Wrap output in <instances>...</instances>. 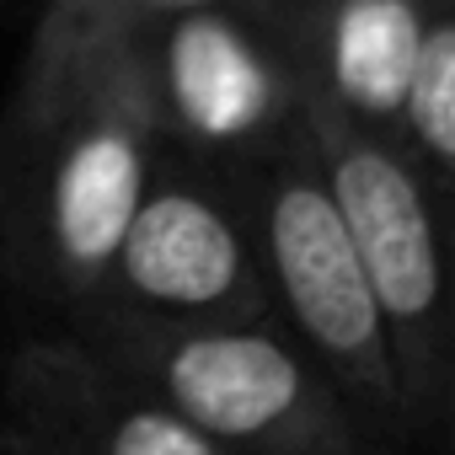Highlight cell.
<instances>
[{
    "label": "cell",
    "mask_w": 455,
    "mask_h": 455,
    "mask_svg": "<svg viewBox=\"0 0 455 455\" xmlns=\"http://www.w3.org/2000/svg\"><path fill=\"white\" fill-rule=\"evenodd\" d=\"M161 161L118 33L33 28L0 113V279L49 322L86 311Z\"/></svg>",
    "instance_id": "obj_1"
},
{
    "label": "cell",
    "mask_w": 455,
    "mask_h": 455,
    "mask_svg": "<svg viewBox=\"0 0 455 455\" xmlns=\"http://www.w3.org/2000/svg\"><path fill=\"white\" fill-rule=\"evenodd\" d=\"M225 455H391L274 322H150L86 306L65 322Z\"/></svg>",
    "instance_id": "obj_2"
},
{
    "label": "cell",
    "mask_w": 455,
    "mask_h": 455,
    "mask_svg": "<svg viewBox=\"0 0 455 455\" xmlns=\"http://www.w3.org/2000/svg\"><path fill=\"white\" fill-rule=\"evenodd\" d=\"M306 150L343 214V231L364 263L386 348L396 364L412 450L450 439L455 412V338H450V279H444V209L450 198L412 166V156L311 97Z\"/></svg>",
    "instance_id": "obj_3"
},
{
    "label": "cell",
    "mask_w": 455,
    "mask_h": 455,
    "mask_svg": "<svg viewBox=\"0 0 455 455\" xmlns=\"http://www.w3.org/2000/svg\"><path fill=\"white\" fill-rule=\"evenodd\" d=\"M252 214V236L268 284V316L316 359V370L348 396L364 428L391 450H412L396 364L386 348V327L364 279V263L343 231V214L300 145L263 156L252 166H231Z\"/></svg>",
    "instance_id": "obj_4"
},
{
    "label": "cell",
    "mask_w": 455,
    "mask_h": 455,
    "mask_svg": "<svg viewBox=\"0 0 455 455\" xmlns=\"http://www.w3.org/2000/svg\"><path fill=\"white\" fill-rule=\"evenodd\" d=\"M118 44L161 150L209 166H252L300 145L311 86L242 0L172 12L118 33Z\"/></svg>",
    "instance_id": "obj_5"
},
{
    "label": "cell",
    "mask_w": 455,
    "mask_h": 455,
    "mask_svg": "<svg viewBox=\"0 0 455 455\" xmlns=\"http://www.w3.org/2000/svg\"><path fill=\"white\" fill-rule=\"evenodd\" d=\"M92 306L150 322L268 316L263 258L236 172L161 150Z\"/></svg>",
    "instance_id": "obj_6"
},
{
    "label": "cell",
    "mask_w": 455,
    "mask_h": 455,
    "mask_svg": "<svg viewBox=\"0 0 455 455\" xmlns=\"http://www.w3.org/2000/svg\"><path fill=\"white\" fill-rule=\"evenodd\" d=\"M0 455H225L150 386L65 322L12 343L0 370Z\"/></svg>",
    "instance_id": "obj_7"
},
{
    "label": "cell",
    "mask_w": 455,
    "mask_h": 455,
    "mask_svg": "<svg viewBox=\"0 0 455 455\" xmlns=\"http://www.w3.org/2000/svg\"><path fill=\"white\" fill-rule=\"evenodd\" d=\"M306 76L311 97L391 134L418 44L455 22V0H242Z\"/></svg>",
    "instance_id": "obj_8"
},
{
    "label": "cell",
    "mask_w": 455,
    "mask_h": 455,
    "mask_svg": "<svg viewBox=\"0 0 455 455\" xmlns=\"http://www.w3.org/2000/svg\"><path fill=\"white\" fill-rule=\"evenodd\" d=\"M214 6V0H38V28L65 33H129L145 22H161L172 12Z\"/></svg>",
    "instance_id": "obj_9"
}]
</instances>
